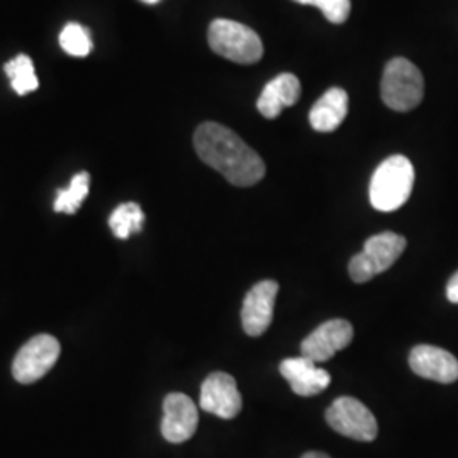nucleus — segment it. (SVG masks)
<instances>
[{
    "label": "nucleus",
    "instance_id": "obj_1",
    "mask_svg": "<svg viewBox=\"0 0 458 458\" xmlns=\"http://www.w3.org/2000/svg\"><path fill=\"white\" fill-rule=\"evenodd\" d=\"M194 147L204 164L236 187H251L265 177L260 155L223 124L202 123L194 134Z\"/></svg>",
    "mask_w": 458,
    "mask_h": 458
},
{
    "label": "nucleus",
    "instance_id": "obj_2",
    "mask_svg": "<svg viewBox=\"0 0 458 458\" xmlns=\"http://www.w3.org/2000/svg\"><path fill=\"white\" fill-rule=\"evenodd\" d=\"M414 166L404 155H393L377 166L369 196L377 211L393 213L403 208L412 192Z\"/></svg>",
    "mask_w": 458,
    "mask_h": 458
},
{
    "label": "nucleus",
    "instance_id": "obj_3",
    "mask_svg": "<svg viewBox=\"0 0 458 458\" xmlns=\"http://www.w3.org/2000/svg\"><path fill=\"white\" fill-rule=\"evenodd\" d=\"M209 47L216 55L240 65H253L263 56L260 36L231 19H216L209 26Z\"/></svg>",
    "mask_w": 458,
    "mask_h": 458
},
{
    "label": "nucleus",
    "instance_id": "obj_4",
    "mask_svg": "<svg viewBox=\"0 0 458 458\" xmlns=\"http://www.w3.org/2000/svg\"><path fill=\"white\" fill-rule=\"evenodd\" d=\"M380 96L395 113H408L418 107L425 96V79L420 68L406 58L391 60L382 75Z\"/></svg>",
    "mask_w": 458,
    "mask_h": 458
},
{
    "label": "nucleus",
    "instance_id": "obj_5",
    "mask_svg": "<svg viewBox=\"0 0 458 458\" xmlns=\"http://www.w3.org/2000/svg\"><path fill=\"white\" fill-rule=\"evenodd\" d=\"M327 425L357 442H374L378 433L376 416L355 397H338L327 410Z\"/></svg>",
    "mask_w": 458,
    "mask_h": 458
},
{
    "label": "nucleus",
    "instance_id": "obj_6",
    "mask_svg": "<svg viewBox=\"0 0 458 458\" xmlns=\"http://www.w3.org/2000/svg\"><path fill=\"white\" fill-rule=\"evenodd\" d=\"M60 344L51 335H38L22 344L13 363L19 384H33L48 374L60 357Z\"/></svg>",
    "mask_w": 458,
    "mask_h": 458
},
{
    "label": "nucleus",
    "instance_id": "obj_7",
    "mask_svg": "<svg viewBox=\"0 0 458 458\" xmlns=\"http://www.w3.org/2000/svg\"><path fill=\"white\" fill-rule=\"evenodd\" d=\"M199 403L202 410L221 420L236 418L243 408L236 380L226 372H214L202 382Z\"/></svg>",
    "mask_w": 458,
    "mask_h": 458
},
{
    "label": "nucleus",
    "instance_id": "obj_8",
    "mask_svg": "<svg viewBox=\"0 0 458 458\" xmlns=\"http://www.w3.org/2000/svg\"><path fill=\"white\" fill-rule=\"evenodd\" d=\"M352 340L353 327L346 319H329L302 340L301 355L314 363H323L331 360L336 352L346 348Z\"/></svg>",
    "mask_w": 458,
    "mask_h": 458
},
{
    "label": "nucleus",
    "instance_id": "obj_9",
    "mask_svg": "<svg viewBox=\"0 0 458 458\" xmlns=\"http://www.w3.org/2000/svg\"><path fill=\"white\" fill-rule=\"evenodd\" d=\"M278 284L276 280H262L246 294L242 308V325L248 336H262L272 325Z\"/></svg>",
    "mask_w": 458,
    "mask_h": 458
},
{
    "label": "nucleus",
    "instance_id": "obj_10",
    "mask_svg": "<svg viewBox=\"0 0 458 458\" xmlns=\"http://www.w3.org/2000/svg\"><path fill=\"white\" fill-rule=\"evenodd\" d=\"M199 425V411L194 401L182 393L168 394L164 401L162 435L170 443L191 440Z\"/></svg>",
    "mask_w": 458,
    "mask_h": 458
},
{
    "label": "nucleus",
    "instance_id": "obj_11",
    "mask_svg": "<svg viewBox=\"0 0 458 458\" xmlns=\"http://www.w3.org/2000/svg\"><path fill=\"white\" fill-rule=\"evenodd\" d=\"M410 365L416 376L440 384H452L458 378V360L450 352L433 346L418 344L411 350Z\"/></svg>",
    "mask_w": 458,
    "mask_h": 458
},
{
    "label": "nucleus",
    "instance_id": "obj_12",
    "mask_svg": "<svg viewBox=\"0 0 458 458\" xmlns=\"http://www.w3.org/2000/svg\"><path fill=\"white\" fill-rule=\"evenodd\" d=\"M278 370L291 384V389L302 397H311L316 394L323 393L331 384V376L327 370L319 369L318 363L302 355L282 360Z\"/></svg>",
    "mask_w": 458,
    "mask_h": 458
},
{
    "label": "nucleus",
    "instance_id": "obj_13",
    "mask_svg": "<svg viewBox=\"0 0 458 458\" xmlns=\"http://www.w3.org/2000/svg\"><path fill=\"white\" fill-rule=\"evenodd\" d=\"M301 98V82L293 73H280L276 79L263 87L262 94L257 102V109L267 119H276L291 107Z\"/></svg>",
    "mask_w": 458,
    "mask_h": 458
},
{
    "label": "nucleus",
    "instance_id": "obj_14",
    "mask_svg": "<svg viewBox=\"0 0 458 458\" xmlns=\"http://www.w3.org/2000/svg\"><path fill=\"white\" fill-rule=\"evenodd\" d=\"M348 114V94L340 87H333L323 94L310 113L312 130L318 132L336 131Z\"/></svg>",
    "mask_w": 458,
    "mask_h": 458
},
{
    "label": "nucleus",
    "instance_id": "obj_15",
    "mask_svg": "<svg viewBox=\"0 0 458 458\" xmlns=\"http://www.w3.org/2000/svg\"><path fill=\"white\" fill-rule=\"evenodd\" d=\"M404 250H406V238L393 231L370 236L363 246V253L369 259V262L372 263L377 276L389 270L394 263L397 262V259L404 253Z\"/></svg>",
    "mask_w": 458,
    "mask_h": 458
},
{
    "label": "nucleus",
    "instance_id": "obj_16",
    "mask_svg": "<svg viewBox=\"0 0 458 458\" xmlns=\"http://www.w3.org/2000/svg\"><path fill=\"white\" fill-rule=\"evenodd\" d=\"M143 225L145 213L136 202H124L117 206L109 217V226L119 240H128L134 233H140Z\"/></svg>",
    "mask_w": 458,
    "mask_h": 458
},
{
    "label": "nucleus",
    "instance_id": "obj_17",
    "mask_svg": "<svg viewBox=\"0 0 458 458\" xmlns=\"http://www.w3.org/2000/svg\"><path fill=\"white\" fill-rule=\"evenodd\" d=\"M4 70L17 96H26L39 87V81L34 73L33 60L28 55H17L14 60L5 64Z\"/></svg>",
    "mask_w": 458,
    "mask_h": 458
},
{
    "label": "nucleus",
    "instance_id": "obj_18",
    "mask_svg": "<svg viewBox=\"0 0 458 458\" xmlns=\"http://www.w3.org/2000/svg\"><path fill=\"white\" fill-rule=\"evenodd\" d=\"M90 187V175L87 172L77 174L66 189L58 191L55 199V211L56 213L75 214L81 208L85 197L89 196Z\"/></svg>",
    "mask_w": 458,
    "mask_h": 458
},
{
    "label": "nucleus",
    "instance_id": "obj_19",
    "mask_svg": "<svg viewBox=\"0 0 458 458\" xmlns=\"http://www.w3.org/2000/svg\"><path fill=\"white\" fill-rule=\"evenodd\" d=\"M60 47L70 56L83 58L92 51V38L87 28L77 22H68L60 34Z\"/></svg>",
    "mask_w": 458,
    "mask_h": 458
},
{
    "label": "nucleus",
    "instance_id": "obj_20",
    "mask_svg": "<svg viewBox=\"0 0 458 458\" xmlns=\"http://www.w3.org/2000/svg\"><path fill=\"white\" fill-rule=\"evenodd\" d=\"M294 2L318 7L333 24H344L352 11V0H294Z\"/></svg>",
    "mask_w": 458,
    "mask_h": 458
},
{
    "label": "nucleus",
    "instance_id": "obj_21",
    "mask_svg": "<svg viewBox=\"0 0 458 458\" xmlns=\"http://www.w3.org/2000/svg\"><path fill=\"white\" fill-rule=\"evenodd\" d=\"M348 272H350L352 280L357 282V284H365V282L372 280V278L377 276L372 263L369 262V259L365 257L363 251H360L359 255H355V257L350 260Z\"/></svg>",
    "mask_w": 458,
    "mask_h": 458
},
{
    "label": "nucleus",
    "instance_id": "obj_22",
    "mask_svg": "<svg viewBox=\"0 0 458 458\" xmlns=\"http://www.w3.org/2000/svg\"><path fill=\"white\" fill-rule=\"evenodd\" d=\"M446 297L450 302L458 304V272L454 274V277L448 280V285H446Z\"/></svg>",
    "mask_w": 458,
    "mask_h": 458
},
{
    "label": "nucleus",
    "instance_id": "obj_23",
    "mask_svg": "<svg viewBox=\"0 0 458 458\" xmlns=\"http://www.w3.org/2000/svg\"><path fill=\"white\" fill-rule=\"evenodd\" d=\"M302 458H331L323 452H308L306 455H302Z\"/></svg>",
    "mask_w": 458,
    "mask_h": 458
},
{
    "label": "nucleus",
    "instance_id": "obj_24",
    "mask_svg": "<svg viewBox=\"0 0 458 458\" xmlns=\"http://www.w3.org/2000/svg\"><path fill=\"white\" fill-rule=\"evenodd\" d=\"M141 2H145V4H158L160 0H141Z\"/></svg>",
    "mask_w": 458,
    "mask_h": 458
}]
</instances>
